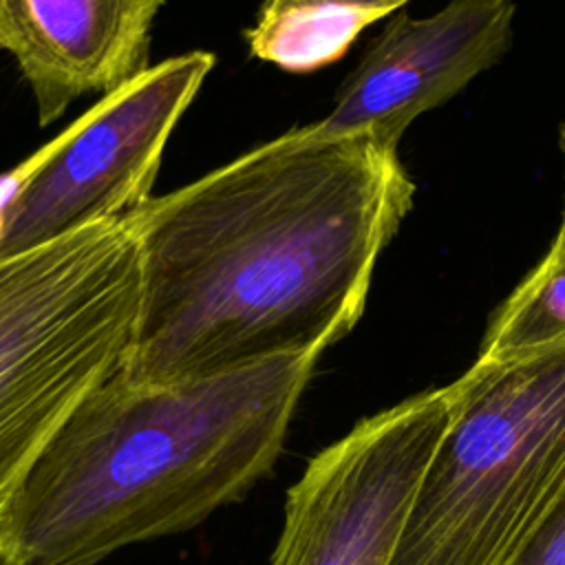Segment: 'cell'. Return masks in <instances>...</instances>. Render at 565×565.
I'll use <instances>...</instances> for the list:
<instances>
[{
	"label": "cell",
	"instance_id": "obj_1",
	"mask_svg": "<svg viewBox=\"0 0 565 565\" xmlns=\"http://www.w3.org/2000/svg\"><path fill=\"white\" fill-rule=\"evenodd\" d=\"M415 201L397 146L294 128L128 212L141 300L117 373L170 384L322 353Z\"/></svg>",
	"mask_w": 565,
	"mask_h": 565
},
{
	"label": "cell",
	"instance_id": "obj_2",
	"mask_svg": "<svg viewBox=\"0 0 565 565\" xmlns=\"http://www.w3.org/2000/svg\"><path fill=\"white\" fill-rule=\"evenodd\" d=\"M318 353L170 384L117 371L64 419L0 519V565H97L196 527L278 461Z\"/></svg>",
	"mask_w": 565,
	"mask_h": 565
},
{
	"label": "cell",
	"instance_id": "obj_3",
	"mask_svg": "<svg viewBox=\"0 0 565 565\" xmlns=\"http://www.w3.org/2000/svg\"><path fill=\"white\" fill-rule=\"evenodd\" d=\"M388 565H510L565 486V344L472 362Z\"/></svg>",
	"mask_w": 565,
	"mask_h": 565
},
{
	"label": "cell",
	"instance_id": "obj_4",
	"mask_svg": "<svg viewBox=\"0 0 565 565\" xmlns=\"http://www.w3.org/2000/svg\"><path fill=\"white\" fill-rule=\"evenodd\" d=\"M139 300L128 214L0 258V519L64 419L121 366Z\"/></svg>",
	"mask_w": 565,
	"mask_h": 565
},
{
	"label": "cell",
	"instance_id": "obj_5",
	"mask_svg": "<svg viewBox=\"0 0 565 565\" xmlns=\"http://www.w3.org/2000/svg\"><path fill=\"white\" fill-rule=\"evenodd\" d=\"M214 66L190 51L148 66L20 174L0 205V258L128 214L150 199L166 143Z\"/></svg>",
	"mask_w": 565,
	"mask_h": 565
},
{
	"label": "cell",
	"instance_id": "obj_6",
	"mask_svg": "<svg viewBox=\"0 0 565 565\" xmlns=\"http://www.w3.org/2000/svg\"><path fill=\"white\" fill-rule=\"evenodd\" d=\"M448 419V386L426 388L313 455L287 490L271 565H388Z\"/></svg>",
	"mask_w": 565,
	"mask_h": 565
},
{
	"label": "cell",
	"instance_id": "obj_7",
	"mask_svg": "<svg viewBox=\"0 0 565 565\" xmlns=\"http://www.w3.org/2000/svg\"><path fill=\"white\" fill-rule=\"evenodd\" d=\"M512 0H450L437 13H397L335 93L311 137L373 135L397 146L426 110L448 102L508 51Z\"/></svg>",
	"mask_w": 565,
	"mask_h": 565
},
{
	"label": "cell",
	"instance_id": "obj_8",
	"mask_svg": "<svg viewBox=\"0 0 565 565\" xmlns=\"http://www.w3.org/2000/svg\"><path fill=\"white\" fill-rule=\"evenodd\" d=\"M166 0H0V49L26 82L40 126L90 93L110 95L148 68Z\"/></svg>",
	"mask_w": 565,
	"mask_h": 565
},
{
	"label": "cell",
	"instance_id": "obj_9",
	"mask_svg": "<svg viewBox=\"0 0 565 565\" xmlns=\"http://www.w3.org/2000/svg\"><path fill=\"white\" fill-rule=\"evenodd\" d=\"M558 344H565V225L492 313L477 362H505Z\"/></svg>",
	"mask_w": 565,
	"mask_h": 565
},
{
	"label": "cell",
	"instance_id": "obj_10",
	"mask_svg": "<svg viewBox=\"0 0 565 565\" xmlns=\"http://www.w3.org/2000/svg\"><path fill=\"white\" fill-rule=\"evenodd\" d=\"M377 22L369 11L338 4H294L263 11L245 33L249 53L291 73L338 62L362 29Z\"/></svg>",
	"mask_w": 565,
	"mask_h": 565
},
{
	"label": "cell",
	"instance_id": "obj_11",
	"mask_svg": "<svg viewBox=\"0 0 565 565\" xmlns=\"http://www.w3.org/2000/svg\"><path fill=\"white\" fill-rule=\"evenodd\" d=\"M510 565H565V486Z\"/></svg>",
	"mask_w": 565,
	"mask_h": 565
},
{
	"label": "cell",
	"instance_id": "obj_12",
	"mask_svg": "<svg viewBox=\"0 0 565 565\" xmlns=\"http://www.w3.org/2000/svg\"><path fill=\"white\" fill-rule=\"evenodd\" d=\"M406 2H411V0H265L260 9L271 11V9L294 7V4H338V7H351V9L369 11L380 20V18L388 15L391 11L404 7Z\"/></svg>",
	"mask_w": 565,
	"mask_h": 565
},
{
	"label": "cell",
	"instance_id": "obj_13",
	"mask_svg": "<svg viewBox=\"0 0 565 565\" xmlns=\"http://www.w3.org/2000/svg\"><path fill=\"white\" fill-rule=\"evenodd\" d=\"M558 146H561V152H563V159H565V121L558 130ZM561 225H565V205H563V216H561Z\"/></svg>",
	"mask_w": 565,
	"mask_h": 565
}]
</instances>
